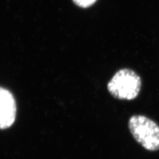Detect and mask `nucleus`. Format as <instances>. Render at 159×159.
<instances>
[{"label": "nucleus", "mask_w": 159, "mask_h": 159, "mask_svg": "<svg viewBox=\"0 0 159 159\" xmlns=\"http://www.w3.org/2000/svg\"><path fill=\"white\" fill-rule=\"evenodd\" d=\"M16 116V104L11 92L0 87V129L11 127Z\"/></svg>", "instance_id": "obj_3"}, {"label": "nucleus", "mask_w": 159, "mask_h": 159, "mask_svg": "<svg viewBox=\"0 0 159 159\" xmlns=\"http://www.w3.org/2000/svg\"><path fill=\"white\" fill-rule=\"evenodd\" d=\"M98 0H72L76 6L81 8H88L95 4Z\"/></svg>", "instance_id": "obj_4"}, {"label": "nucleus", "mask_w": 159, "mask_h": 159, "mask_svg": "<svg viewBox=\"0 0 159 159\" xmlns=\"http://www.w3.org/2000/svg\"><path fill=\"white\" fill-rule=\"evenodd\" d=\"M141 78L135 71L129 68L118 70L109 81L107 90L111 95L121 100H133L141 91Z\"/></svg>", "instance_id": "obj_1"}, {"label": "nucleus", "mask_w": 159, "mask_h": 159, "mask_svg": "<svg viewBox=\"0 0 159 159\" xmlns=\"http://www.w3.org/2000/svg\"><path fill=\"white\" fill-rule=\"evenodd\" d=\"M129 129L135 140L146 150H159V125L150 118L134 115L129 119Z\"/></svg>", "instance_id": "obj_2"}]
</instances>
